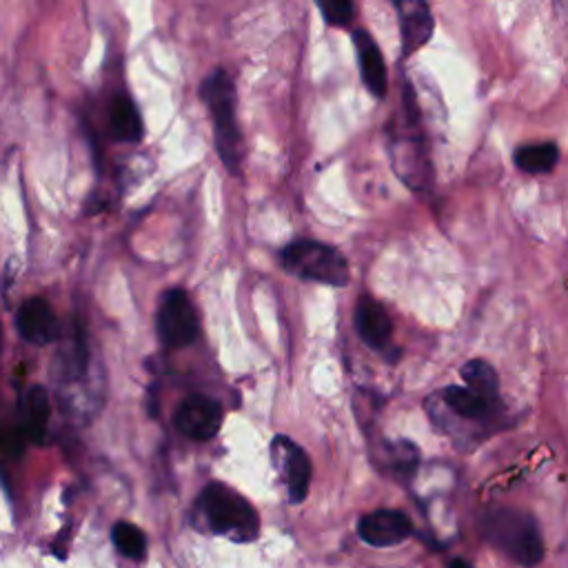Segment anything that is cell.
Returning <instances> with one entry per match:
<instances>
[{"label":"cell","mask_w":568,"mask_h":568,"mask_svg":"<svg viewBox=\"0 0 568 568\" xmlns=\"http://www.w3.org/2000/svg\"><path fill=\"white\" fill-rule=\"evenodd\" d=\"M481 535L513 561L532 568L544 557L537 521L517 508L493 506L479 515Z\"/></svg>","instance_id":"cell-1"},{"label":"cell","mask_w":568,"mask_h":568,"mask_svg":"<svg viewBox=\"0 0 568 568\" xmlns=\"http://www.w3.org/2000/svg\"><path fill=\"white\" fill-rule=\"evenodd\" d=\"M202 100L211 113L217 151L229 171L237 173L242 160V135L237 126L235 84L224 69H215L202 82Z\"/></svg>","instance_id":"cell-2"},{"label":"cell","mask_w":568,"mask_h":568,"mask_svg":"<svg viewBox=\"0 0 568 568\" xmlns=\"http://www.w3.org/2000/svg\"><path fill=\"white\" fill-rule=\"evenodd\" d=\"M197 510L213 532L235 541H251L260 532L255 508L222 481H213L200 493Z\"/></svg>","instance_id":"cell-3"},{"label":"cell","mask_w":568,"mask_h":568,"mask_svg":"<svg viewBox=\"0 0 568 568\" xmlns=\"http://www.w3.org/2000/svg\"><path fill=\"white\" fill-rule=\"evenodd\" d=\"M282 266L308 282L344 286L348 282V262L339 248L317 240H295L280 253Z\"/></svg>","instance_id":"cell-4"},{"label":"cell","mask_w":568,"mask_h":568,"mask_svg":"<svg viewBox=\"0 0 568 568\" xmlns=\"http://www.w3.org/2000/svg\"><path fill=\"white\" fill-rule=\"evenodd\" d=\"M155 331L164 346L180 348L191 344L200 333L197 311L184 288H169L160 295L155 311Z\"/></svg>","instance_id":"cell-5"},{"label":"cell","mask_w":568,"mask_h":568,"mask_svg":"<svg viewBox=\"0 0 568 568\" xmlns=\"http://www.w3.org/2000/svg\"><path fill=\"white\" fill-rule=\"evenodd\" d=\"M222 422H224L222 404L202 393L186 395L173 413L175 430L195 442L213 439L220 433Z\"/></svg>","instance_id":"cell-6"},{"label":"cell","mask_w":568,"mask_h":568,"mask_svg":"<svg viewBox=\"0 0 568 568\" xmlns=\"http://www.w3.org/2000/svg\"><path fill=\"white\" fill-rule=\"evenodd\" d=\"M273 462L284 477L288 499L300 504L308 495L311 486V459L302 446H297L291 437L277 435L271 446Z\"/></svg>","instance_id":"cell-7"},{"label":"cell","mask_w":568,"mask_h":568,"mask_svg":"<svg viewBox=\"0 0 568 568\" xmlns=\"http://www.w3.org/2000/svg\"><path fill=\"white\" fill-rule=\"evenodd\" d=\"M357 532L368 546L388 548L402 544L413 532V526L404 513L379 508L359 519Z\"/></svg>","instance_id":"cell-8"},{"label":"cell","mask_w":568,"mask_h":568,"mask_svg":"<svg viewBox=\"0 0 568 568\" xmlns=\"http://www.w3.org/2000/svg\"><path fill=\"white\" fill-rule=\"evenodd\" d=\"M442 404L459 419L466 422H490L501 410V399L493 395L477 393L468 386H446L442 393Z\"/></svg>","instance_id":"cell-9"},{"label":"cell","mask_w":568,"mask_h":568,"mask_svg":"<svg viewBox=\"0 0 568 568\" xmlns=\"http://www.w3.org/2000/svg\"><path fill=\"white\" fill-rule=\"evenodd\" d=\"M16 328L31 344H49L58 337L55 315L44 297H27L16 311Z\"/></svg>","instance_id":"cell-10"},{"label":"cell","mask_w":568,"mask_h":568,"mask_svg":"<svg viewBox=\"0 0 568 568\" xmlns=\"http://www.w3.org/2000/svg\"><path fill=\"white\" fill-rule=\"evenodd\" d=\"M399 16V31H402V53L410 55L419 47H424L433 36V13L430 7L422 0H399L395 2Z\"/></svg>","instance_id":"cell-11"},{"label":"cell","mask_w":568,"mask_h":568,"mask_svg":"<svg viewBox=\"0 0 568 568\" xmlns=\"http://www.w3.org/2000/svg\"><path fill=\"white\" fill-rule=\"evenodd\" d=\"M353 47H355V53H357L359 73H362V80H364L366 89L375 98H382L386 93L388 78H386V64H384V58H382V51H379L377 42L373 40V36L366 29H355L353 31Z\"/></svg>","instance_id":"cell-12"},{"label":"cell","mask_w":568,"mask_h":568,"mask_svg":"<svg viewBox=\"0 0 568 568\" xmlns=\"http://www.w3.org/2000/svg\"><path fill=\"white\" fill-rule=\"evenodd\" d=\"M353 324H355V331L362 337V342H366L373 348H384L393 333L390 315L377 300H373L368 295L359 297L355 313H353Z\"/></svg>","instance_id":"cell-13"},{"label":"cell","mask_w":568,"mask_h":568,"mask_svg":"<svg viewBox=\"0 0 568 568\" xmlns=\"http://www.w3.org/2000/svg\"><path fill=\"white\" fill-rule=\"evenodd\" d=\"M109 133L115 140L129 142V144L140 142L142 135H144V126H142V118L138 113V106L124 93H120V95H115L111 100V106H109Z\"/></svg>","instance_id":"cell-14"},{"label":"cell","mask_w":568,"mask_h":568,"mask_svg":"<svg viewBox=\"0 0 568 568\" xmlns=\"http://www.w3.org/2000/svg\"><path fill=\"white\" fill-rule=\"evenodd\" d=\"M515 164L519 171L539 175V173H550L557 162H559V146L555 142H532V144H521L515 155Z\"/></svg>","instance_id":"cell-15"},{"label":"cell","mask_w":568,"mask_h":568,"mask_svg":"<svg viewBox=\"0 0 568 568\" xmlns=\"http://www.w3.org/2000/svg\"><path fill=\"white\" fill-rule=\"evenodd\" d=\"M49 406H51L49 395L42 386H31L22 397V428L36 442H40L47 430V422L51 413Z\"/></svg>","instance_id":"cell-16"},{"label":"cell","mask_w":568,"mask_h":568,"mask_svg":"<svg viewBox=\"0 0 568 568\" xmlns=\"http://www.w3.org/2000/svg\"><path fill=\"white\" fill-rule=\"evenodd\" d=\"M459 375L464 379V386L484 393V395H493L499 397V377L495 373V368L486 362V359H470L459 368Z\"/></svg>","instance_id":"cell-17"},{"label":"cell","mask_w":568,"mask_h":568,"mask_svg":"<svg viewBox=\"0 0 568 568\" xmlns=\"http://www.w3.org/2000/svg\"><path fill=\"white\" fill-rule=\"evenodd\" d=\"M111 539H113L115 548L122 555L131 557V559H142L146 555V537H144V532L138 526L129 524V521H118L113 526V530H111Z\"/></svg>","instance_id":"cell-18"},{"label":"cell","mask_w":568,"mask_h":568,"mask_svg":"<svg viewBox=\"0 0 568 568\" xmlns=\"http://www.w3.org/2000/svg\"><path fill=\"white\" fill-rule=\"evenodd\" d=\"M317 9L322 11L324 20L333 27H344L355 16V4L348 0H320Z\"/></svg>","instance_id":"cell-19"},{"label":"cell","mask_w":568,"mask_h":568,"mask_svg":"<svg viewBox=\"0 0 568 568\" xmlns=\"http://www.w3.org/2000/svg\"><path fill=\"white\" fill-rule=\"evenodd\" d=\"M450 568H473V566H470V564H466L464 559H455V561L450 564Z\"/></svg>","instance_id":"cell-20"}]
</instances>
